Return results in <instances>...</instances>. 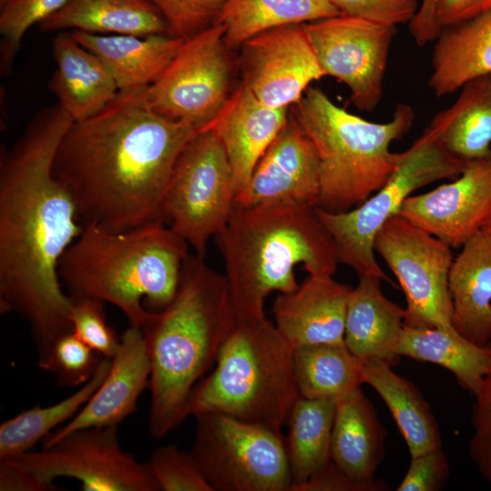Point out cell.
I'll return each mask as SVG.
<instances>
[{"label":"cell","instance_id":"1","mask_svg":"<svg viewBox=\"0 0 491 491\" xmlns=\"http://www.w3.org/2000/svg\"><path fill=\"white\" fill-rule=\"evenodd\" d=\"M73 119L58 105L37 111L0 157V310L29 325L39 356L72 331L61 257L83 230L66 188L53 173Z\"/></svg>","mask_w":491,"mask_h":491},{"label":"cell","instance_id":"2","mask_svg":"<svg viewBox=\"0 0 491 491\" xmlns=\"http://www.w3.org/2000/svg\"><path fill=\"white\" fill-rule=\"evenodd\" d=\"M146 87L119 91L95 115L73 121L57 146L53 173L82 225L122 232L166 223L163 202L173 168L201 130L155 113Z\"/></svg>","mask_w":491,"mask_h":491},{"label":"cell","instance_id":"3","mask_svg":"<svg viewBox=\"0 0 491 491\" xmlns=\"http://www.w3.org/2000/svg\"><path fill=\"white\" fill-rule=\"evenodd\" d=\"M236 323L225 276L197 255L184 263L173 300L144 328L151 364L148 429L157 439L186 417L192 392Z\"/></svg>","mask_w":491,"mask_h":491},{"label":"cell","instance_id":"4","mask_svg":"<svg viewBox=\"0 0 491 491\" xmlns=\"http://www.w3.org/2000/svg\"><path fill=\"white\" fill-rule=\"evenodd\" d=\"M316 208L235 206L214 239L225 264L236 319L262 318L265 300L272 292L296 290L297 266L308 276L335 275L339 264L335 244Z\"/></svg>","mask_w":491,"mask_h":491},{"label":"cell","instance_id":"5","mask_svg":"<svg viewBox=\"0 0 491 491\" xmlns=\"http://www.w3.org/2000/svg\"><path fill=\"white\" fill-rule=\"evenodd\" d=\"M189 255L187 242L164 222L122 232L88 224L58 274L70 295L110 303L143 329L173 300Z\"/></svg>","mask_w":491,"mask_h":491},{"label":"cell","instance_id":"6","mask_svg":"<svg viewBox=\"0 0 491 491\" xmlns=\"http://www.w3.org/2000/svg\"><path fill=\"white\" fill-rule=\"evenodd\" d=\"M290 109L319 156L317 207L333 213L352 209L386 184L396 166L389 146L410 131L415 118L413 108L399 103L389 121L371 122L338 106L317 87H309Z\"/></svg>","mask_w":491,"mask_h":491},{"label":"cell","instance_id":"7","mask_svg":"<svg viewBox=\"0 0 491 491\" xmlns=\"http://www.w3.org/2000/svg\"><path fill=\"white\" fill-rule=\"evenodd\" d=\"M293 351L266 316L236 319L215 369L194 388L187 417L219 413L282 434L300 396Z\"/></svg>","mask_w":491,"mask_h":491},{"label":"cell","instance_id":"8","mask_svg":"<svg viewBox=\"0 0 491 491\" xmlns=\"http://www.w3.org/2000/svg\"><path fill=\"white\" fill-rule=\"evenodd\" d=\"M466 164L425 130L408 149L396 153V166L389 179L356 208L333 213L316 206L317 216L333 238L338 263L358 276L389 281L375 256L376 234L414 191L457 177Z\"/></svg>","mask_w":491,"mask_h":491},{"label":"cell","instance_id":"9","mask_svg":"<svg viewBox=\"0 0 491 491\" xmlns=\"http://www.w3.org/2000/svg\"><path fill=\"white\" fill-rule=\"evenodd\" d=\"M194 417L190 454L214 491H290L283 434L219 413Z\"/></svg>","mask_w":491,"mask_h":491},{"label":"cell","instance_id":"10","mask_svg":"<svg viewBox=\"0 0 491 491\" xmlns=\"http://www.w3.org/2000/svg\"><path fill=\"white\" fill-rule=\"evenodd\" d=\"M233 51L220 23L184 40L162 74L145 88L147 105L165 118L206 129L239 85H235L238 67Z\"/></svg>","mask_w":491,"mask_h":491},{"label":"cell","instance_id":"11","mask_svg":"<svg viewBox=\"0 0 491 491\" xmlns=\"http://www.w3.org/2000/svg\"><path fill=\"white\" fill-rule=\"evenodd\" d=\"M235 187L226 154L214 132L196 133L180 152L165 194L163 214L200 257L227 224Z\"/></svg>","mask_w":491,"mask_h":491},{"label":"cell","instance_id":"12","mask_svg":"<svg viewBox=\"0 0 491 491\" xmlns=\"http://www.w3.org/2000/svg\"><path fill=\"white\" fill-rule=\"evenodd\" d=\"M117 426L78 429L40 451L9 458L35 477L46 491L55 490L54 479L70 477L85 491H159L148 464L124 451Z\"/></svg>","mask_w":491,"mask_h":491},{"label":"cell","instance_id":"13","mask_svg":"<svg viewBox=\"0 0 491 491\" xmlns=\"http://www.w3.org/2000/svg\"><path fill=\"white\" fill-rule=\"evenodd\" d=\"M374 249L396 277L406 301L405 325L457 333L448 289L452 248L394 215L380 228Z\"/></svg>","mask_w":491,"mask_h":491},{"label":"cell","instance_id":"14","mask_svg":"<svg viewBox=\"0 0 491 491\" xmlns=\"http://www.w3.org/2000/svg\"><path fill=\"white\" fill-rule=\"evenodd\" d=\"M303 27L326 76L348 87L356 109L374 111L383 96L396 27L343 14L303 24Z\"/></svg>","mask_w":491,"mask_h":491},{"label":"cell","instance_id":"15","mask_svg":"<svg viewBox=\"0 0 491 491\" xmlns=\"http://www.w3.org/2000/svg\"><path fill=\"white\" fill-rule=\"evenodd\" d=\"M238 50L239 84L269 107L290 108L326 76L303 25L264 31Z\"/></svg>","mask_w":491,"mask_h":491},{"label":"cell","instance_id":"16","mask_svg":"<svg viewBox=\"0 0 491 491\" xmlns=\"http://www.w3.org/2000/svg\"><path fill=\"white\" fill-rule=\"evenodd\" d=\"M491 214V155L466 161L450 183L408 196L396 215L451 248H461Z\"/></svg>","mask_w":491,"mask_h":491},{"label":"cell","instance_id":"17","mask_svg":"<svg viewBox=\"0 0 491 491\" xmlns=\"http://www.w3.org/2000/svg\"><path fill=\"white\" fill-rule=\"evenodd\" d=\"M320 162L316 148L290 109L289 118L258 160L235 206H318Z\"/></svg>","mask_w":491,"mask_h":491},{"label":"cell","instance_id":"18","mask_svg":"<svg viewBox=\"0 0 491 491\" xmlns=\"http://www.w3.org/2000/svg\"><path fill=\"white\" fill-rule=\"evenodd\" d=\"M150 374L143 329L129 326L121 336L120 348L102 384L67 424L43 439V447L78 429L117 426L136 410L139 396L149 386Z\"/></svg>","mask_w":491,"mask_h":491},{"label":"cell","instance_id":"19","mask_svg":"<svg viewBox=\"0 0 491 491\" xmlns=\"http://www.w3.org/2000/svg\"><path fill=\"white\" fill-rule=\"evenodd\" d=\"M351 289L333 276H308L296 290L275 299L272 312L276 329L293 348L345 344Z\"/></svg>","mask_w":491,"mask_h":491},{"label":"cell","instance_id":"20","mask_svg":"<svg viewBox=\"0 0 491 491\" xmlns=\"http://www.w3.org/2000/svg\"><path fill=\"white\" fill-rule=\"evenodd\" d=\"M289 115L290 108L265 105L239 84L206 128L214 132L226 154L235 195L246 188L258 160Z\"/></svg>","mask_w":491,"mask_h":491},{"label":"cell","instance_id":"21","mask_svg":"<svg viewBox=\"0 0 491 491\" xmlns=\"http://www.w3.org/2000/svg\"><path fill=\"white\" fill-rule=\"evenodd\" d=\"M358 277L347 301L345 345L361 364L381 360L393 365L399 358L406 309L383 294L380 278Z\"/></svg>","mask_w":491,"mask_h":491},{"label":"cell","instance_id":"22","mask_svg":"<svg viewBox=\"0 0 491 491\" xmlns=\"http://www.w3.org/2000/svg\"><path fill=\"white\" fill-rule=\"evenodd\" d=\"M56 70L49 90L73 119L89 117L112 101L119 90L103 61L76 42L69 31H59L52 40Z\"/></svg>","mask_w":491,"mask_h":491},{"label":"cell","instance_id":"23","mask_svg":"<svg viewBox=\"0 0 491 491\" xmlns=\"http://www.w3.org/2000/svg\"><path fill=\"white\" fill-rule=\"evenodd\" d=\"M454 258L448 276L452 326L468 341L491 340V236L479 231Z\"/></svg>","mask_w":491,"mask_h":491},{"label":"cell","instance_id":"24","mask_svg":"<svg viewBox=\"0 0 491 491\" xmlns=\"http://www.w3.org/2000/svg\"><path fill=\"white\" fill-rule=\"evenodd\" d=\"M385 429L361 386L336 402L331 460L357 482L382 490L387 486L374 474L385 454Z\"/></svg>","mask_w":491,"mask_h":491},{"label":"cell","instance_id":"25","mask_svg":"<svg viewBox=\"0 0 491 491\" xmlns=\"http://www.w3.org/2000/svg\"><path fill=\"white\" fill-rule=\"evenodd\" d=\"M70 32L76 42L103 61L119 91L146 87L155 82L184 42L167 35L136 36Z\"/></svg>","mask_w":491,"mask_h":491},{"label":"cell","instance_id":"26","mask_svg":"<svg viewBox=\"0 0 491 491\" xmlns=\"http://www.w3.org/2000/svg\"><path fill=\"white\" fill-rule=\"evenodd\" d=\"M435 41L428 86L437 97L491 74V9L442 28Z\"/></svg>","mask_w":491,"mask_h":491},{"label":"cell","instance_id":"27","mask_svg":"<svg viewBox=\"0 0 491 491\" xmlns=\"http://www.w3.org/2000/svg\"><path fill=\"white\" fill-rule=\"evenodd\" d=\"M39 30H79L100 35H166L159 10L149 0H68L38 24Z\"/></svg>","mask_w":491,"mask_h":491},{"label":"cell","instance_id":"28","mask_svg":"<svg viewBox=\"0 0 491 491\" xmlns=\"http://www.w3.org/2000/svg\"><path fill=\"white\" fill-rule=\"evenodd\" d=\"M426 127L447 151L466 161L491 155V74L474 78Z\"/></svg>","mask_w":491,"mask_h":491},{"label":"cell","instance_id":"29","mask_svg":"<svg viewBox=\"0 0 491 491\" xmlns=\"http://www.w3.org/2000/svg\"><path fill=\"white\" fill-rule=\"evenodd\" d=\"M364 384L381 396L400 430L411 456L441 447L437 422L418 389L392 369V364L375 360L361 364Z\"/></svg>","mask_w":491,"mask_h":491},{"label":"cell","instance_id":"30","mask_svg":"<svg viewBox=\"0 0 491 491\" xmlns=\"http://www.w3.org/2000/svg\"><path fill=\"white\" fill-rule=\"evenodd\" d=\"M396 354L445 367L473 395L491 368V344L478 346L435 327L405 325Z\"/></svg>","mask_w":491,"mask_h":491},{"label":"cell","instance_id":"31","mask_svg":"<svg viewBox=\"0 0 491 491\" xmlns=\"http://www.w3.org/2000/svg\"><path fill=\"white\" fill-rule=\"evenodd\" d=\"M336 399L299 396L288 417L286 448L292 476L291 489L331 461ZM290 489V491H291Z\"/></svg>","mask_w":491,"mask_h":491},{"label":"cell","instance_id":"32","mask_svg":"<svg viewBox=\"0 0 491 491\" xmlns=\"http://www.w3.org/2000/svg\"><path fill=\"white\" fill-rule=\"evenodd\" d=\"M340 14L332 0H227L218 23L225 27L226 45L235 50L264 31Z\"/></svg>","mask_w":491,"mask_h":491},{"label":"cell","instance_id":"33","mask_svg":"<svg viewBox=\"0 0 491 491\" xmlns=\"http://www.w3.org/2000/svg\"><path fill=\"white\" fill-rule=\"evenodd\" d=\"M293 361L299 394L306 398L338 400L364 384L361 363L345 344L298 346Z\"/></svg>","mask_w":491,"mask_h":491},{"label":"cell","instance_id":"34","mask_svg":"<svg viewBox=\"0 0 491 491\" xmlns=\"http://www.w3.org/2000/svg\"><path fill=\"white\" fill-rule=\"evenodd\" d=\"M111 359L103 357L93 376L76 392L48 406H33L0 426V459L32 451L40 439L71 420L85 405L105 378Z\"/></svg>","mask_w":491,"mask_h":491},{"label":"cell","instance_id":"35","mask_svg":"<svg viewBox=\"0 0 491 491\" xmlns=\"http://www.w3.org/2000/svg\"><path fill=\"white\" fill-rule=\"evenodd\" d=\"M68 0H8L0 11V62L9 75L28 29L62 8Z\"/></svg>","mask_w":491,"mask_h":491},{"label":"cell","instance_id":"36","mask_svg":"<svg viewBox=\"0 0 491 491\" xmlns=\"http://www.w3.org/2000/svg\"><path fill=\"white\" fill-rule=\"evenodd\" d=\"M102 358L73 331H69L61 335L47 352L38 356V366L53 373L60 386H77L93 376Z\"/></svg>","mask_w":491,"mask_h":491},{"label":"cell","instance_id":"37","mask_svg":"<svg viewBox=\"0 0 491 491\" xmlns=\"http://www.w3.org/2000/svg\"><path fill=\"white\" fill-rule=\"evenodd\" d=\"M69 296L74 334L101 357L112 359L120 348L121 336L107 322L105 302L87 296Z\"/></svg>","mask_w":491,"mask_h":491},{"label":"cell","instance_id":"38","mask_svg":"<svg viewBox=\"0 0 491 491\" xmlns=\"http://www.w3.org/2000/svg\"><path fill=\"white\" fill-rule=\"evenodd\" d=\"M161 13L166 35L188 39L216 25L227 0H149Z\"/></svg>","mask_w":491,"mask_h":491},{"label":"cell","instance_id":"39","mask_svg":"<svg viewBox=\"0 0 491 491\" xmlns=\"http://www.w3.org/2000/svg\"><path fill=\"white\" fill-rule=\"evenodd\" d=\"M147 464L159 490L214 491L190 452L175 445L155 449Z\"/></svg>","mask_w":491,"mask_h":491},{"label":"cell","instance_id":"40","mask_svg":"<svg viewBox=\"0 0 491 491\" xmlns=\"http://www.w3.org/2000/svg\"><path fill=\"white\" fill-rule=\"evenodd\" d=\"M473 396L469 454L479 473L491 485V368Z\"/></svg>","mask_w":491,"mask_h":491},{"label":"cell","instance_id":"41","mask_svg":"<svg viewBox=\"0 0 491 491\" xmlns=\"http://www.w3.org/2000/svg\"><path fill=\"white\" fill-rule=\"evenodd\" d=\"M341 14L396 27L409 24L416 15L421 0H332Z\"/></svg>","mask_w":491,"mask_h":491},{"label":"cell","instance_id":"42","mask_svg":"<svg viewBox=\"0 0 491 491\" xmlns=\"http://www.w3.org/2000/svg\"><path fill=\"white\" fill-rule=\"evenodd\" d=\"M450 466L441 447L411 456L409 467L397 491H437L444 488Z\"/></svg>","mask_w":491,"mask_h":491},{"label":"cell","instance_id":"43","mask_svg":"<svg viewBox=\"0 0 491 491\" xmlns=\"http://www.w3.org/2000/svg\"><path fill=\"white\" fill-rule=\"evenodd\" d=\"M291 491H382L376 486L360 483L350 477L332 460Z\"/></svg>","mask_w":491,"mask_h":491},{"label":"cell","instance_id":"44","mask_svg":"<svg viewBox=\"0 0 491 491\" xmlns=\"http://www.w3.org/2000/svg\"><path fill=\"white\" fill-rule=\"evenodd\" d=\"M489 9H491V0H437L436 17L442 30Z\"/></svg>","mask_w":491,"mask_h":491},{"label":"cell","instance_id":"45","mask_svg":"<svg viewBox=\"0 0 491 491\" xmlns=\"http://www.w3.org/2000/svg\"><path fill=\"white\" fill-rule=\"evenodd\" d=\"M436 2L437 0H421L416 15L408 24L409 33L419 46L435 41L441 32L436 17Z\"/></svg>","mask_w":491,"mask_h":491},{"label":"cell","instance_id":"46","mask_svg":"<svg viewBox=\"0 0 491 491\" xmlns=\"http://www.w3.org/2000/svg\"><path fill=\"white\" fill-rule=\"evenodd\" d=\"M481 231L485 232L486 234L491 236V214L489 217L487 218L486 222L485 223Z\"/></svg>","mask_w":491,"mask_h":491},{"label":"cell","instance_id":"47","mask_svg":"<svg viewBox=\"0 0 491 491\" xmlns=\"http://www.w3.org/2000/svg\"><path fill=\"white\" fill-rule=\"evenodd\" d=\"M8 0H0V6L5 4Z\"/></svg>","mask_w":491,"mask_h":491}]
</instances>
